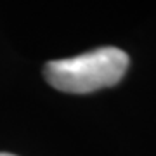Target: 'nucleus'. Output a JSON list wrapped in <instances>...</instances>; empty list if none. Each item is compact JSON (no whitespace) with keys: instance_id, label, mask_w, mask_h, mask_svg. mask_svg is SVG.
<instances>
[{"instance_id":"f257e3e1","label":"nucleus","mask_w":156,"mask_h":156,"mask_svg":"<svg viewBox=\"0 0 156 156\" xmlns=\"http://www.w3.org/2000/svg\"><path fill=\"white\" fill-rule=\"evenodd\" d=\"M128 54L116 47H101L66 59L49 61L45 80L54 89L69 94H89L116 85L127 73Z\"/></svg>"},{"instance_id":"f03ea898","label":"nucleus","mask_w":156,"mask_h":156,"mask_svg":"<svg viewBox=\"0 0 156 156\" xmlns=\"http://www.w3.org/2000/svg\"><path fill=\"white\" fill-rule=\"evenodd\" d=\"M0 156H16V154H11V153H0Z\"/></svg>"}]
</instances>
